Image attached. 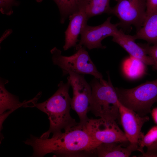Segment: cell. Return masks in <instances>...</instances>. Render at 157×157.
I'll return each instance as SVG.
<instances>
[{"label": "cell", "instance_id": "1", "mask_svg": "<svg viewBox=\"0 0 157 157\" xmlns=\"http://www.w3.org/2000/svg\"><path fill=\"white\" fill-rule=\"evenodd\" d=\"M33 148L32 157H43L53 154L59 157L94 156V149L99 144L88 133L85 125L78 122L76 126L53 134L50 138H41L31 135L24 141Z\"/></svg>", "mask_w": 157, "mask_h": 157}, {"label": "cell", "instance_id": "2", "mask_svg": "<svg viewBox=\"0 0 157 157\" xmlns=\"http://www.w3.org/2000/svg\"><path fill=\"white\" fill-rule=\"evenodd\" d=\"M67 79V83L61 81L58 89L50 98L42 102L34 103L35 107L46 114L49 121V128L40 138H48L51 133L54 134L77 125L78 122L70 115L71 98L69 94L70 84Z\"/></svg>", "mask_w": 157, "mask_h": 157}, {"label": "cell", "instance_id": "3", "mask_svg": "<svg viewBox=\"0 0 157 157\" xmlns=\"http://www.w3.org/2000/svg\"><path fill=\"white\" fill-rule=\"evenodd\" d=\"M108 81L100 82L94 78L90 83L92 88L89 111L95 116L119 122V101L109 74Z\"/></svg>", "mask_w": 157, "mask_h": 157}, {"label": "cell", "instance_id": "4", "mask_svg": "<svg viewBox=\"0 0 157 157\" xmlns=\"http://www.w3.org/2000/svg\"><path fill=\"white\" fill-rule=\"evenodd\" d=\"M115 88L120 103L141 116L150 113L151 107L157 102V78L132 88Z\"/></svg>", "mask_w": 157, "mask_h": 157}, {"label": "cell", "instance_id": "5", "mask_svg": "<svg viewBox=\"0 0 157 157\" xmlns=\"http://www.w3.org/2000/svg\"><path fill=\"white\" fill-rule=\"evenodd\" d=\"M76 52L69 56L62 55L61 51L56 47L50 51L53 63L62 70L63 74L70 71L81 74H89L94 76L100 82L104 81L101 74L97 69L88 51L83 46Z\"/></svg>", "mask_w": 157, "mask_h": 157}, {"label": "cell", "instance_id": "6", "mask_svg": "<svg viewBox=\"0 0 157 157\" xmlns=\"http://www.w3.org/2000/svg\"><path fill=\"white\" fill-rule=\"evenodd\" d=\"M116 4L111 8L109 14L119 19V26L128 28L132 25L137 31L142 26L146 17L145 0H117Z\"/></svg>", "mask_w": 157, "mask_h": 157}, {"label": "cell", "instance_id": "7", "mask_svg": "<svg viewBox=\"0 0 157 157\" xmlns=\"http://www.w3.org/2000/svg\"><path fill=\"white\" fill-rule=\"evenodd\" d=\"M66 74L69 76L67 78L70 81L73 92L71 98V108L77 114L79 119V123L85 125L88 120L87 113L92 94V88L85 78L83 74H81L69 71Z\"/></svg>", "mask_w": 157, "mask_h": 157}, {"label": "cell", "instance_id": "8", "mask_svg": "<svg viewBox=\"0 0 157 157\" xmlns=\"http://www.w3.org/2000/svg\"><path fill=\"white\" fill-rule=\"evenodd\" d=\"M85 126L90 135L99 145L112 142L129 143L115 120L89 119Z\"/></svg>", "mask_w": 157, "mask_h": 157}, {"label": "cell", "instance_id": "9", "mask_svg": "<svg viewBox=\"0 0 157 157\" xmlns=\"http://www.w3.org/2000/svg\"><path fill=\"white\" fill-rule=\"evenodd\" d=\"M111 17H108L102 24L96 26H91L87 24L81 34L79 43L75 47L76 50L83 46L89 50L93 49H105L101 41L108 36L113 37L118 31V23L112 24Z\"/></svg>", "mask_w": 157, "mask_h": 157}, {"label": "cell", "instance_id": "10", "mask_svg": "<svg viewBox=\"0 0 157 157\" xmlns=\"http://www.w3.org/2000/svg\"><path fill=\"white\" fill-rule=\"evenodd\" d=\"M119 122L130 143L138 145V142L143 133L141 130L149 117L141 116L134 111L124 106L119 102Z\"/></svg>", "mask_w": 157, "mask_h": 157}, {"label": "cell", "instance_id": "11", "mask_svg": "<svg viewBox=\"0 0 157 157\" xmlns=\"http://www.w3.org/2000/svg\"><path fill=\"white\" fill-rule=\"evenodd\" d=\"M135 40L133 35L126 34L122 30H119L113 36L112 40L121 46L129 56L140 60L146 65L153 66L154 63L152 59L135 42Z\"/></svg>", "mask_w": 157, "mask_h": 157}, {"label": "cell", "instance_id": "12", "mask_svg": "<svg viewBox=\"0 0 157 157\" xmlns=\"http://www.w3.org/2000/svg\"><path fill=\"white\" fill-rule=\"evenodd\" d=\"M7 80L0 79V115L5 113L7 116L21 107H32L37 101L40 96H37L31 100L20 102L18 97L9 92L6 88L5 85L8 82Z\"/></svg>", "mask_w": 157, "mask_h": 157}, {"label": "cell", "instance_id": "13", "mask_svg": "<svg viewBox=\"0 0 157 157\" xmlns=\"http://www.w3.org/2000/svg\"><path fill=\"white\" fill-rule=\"evenodd\" d=\"M69 20L68 27L65 31V42L63 47L64 50L75 47L78 38L88 19L83 9L73 14L69 17Z\"/></svg>", "mask_w": 157, "mask_h": 157}, {"label": "cell", "instance_id": "14", "mask_svg": "<svg viewBox=\"0 0 157 157\" xmlns=\"http://www.w3.org/2000/svg\"><path fill=\"white\" fill-rule=\"evenodd\" d=\"M135 151H140L138 145L112 142L99 145L94 149V154L99 157H128Z\"/></svg>", "mask_w": 157, "mask_h": 157}, {"label": "cell", "instance_id": "15", "mask_svg": "<svg viewBox=\"0 0 157 157\" xmlns=\"http://www.w3.org/2000/svg\"><path fill=\"white\" fill-rule=\"evenodd\" d=\"M133 36L135 40L142 39L149 44L157 45V12L146 16L142 26Z\"/></svg>", "mask_w": 157, "mask_h": 157}, {"label": "cell", "instance_id": "16", "mask_svg": "<svg viewBox=\"0 0 157 157\" xmlns=\"http://www.w3.org/2000/svg\"><path fill=\"white\" fill-rule=\"evenodd\" d=\"M146 65L140 60L129 56L123 61V71L127 78L135 79L140 78L145 73Z\"/></svg>", "mask_w": 157, "mask_h": 157}, {"label": "cell", "instance_id": "17", "mask_svg": "<svg viewBox=\"0 0 157 157\" xmlns=\"http://www.w3.org/2000/svg\"><path fill=\"white\" fill-rule=\"evenodd\" d=\"M110 0H84L81 9L84 10L88 19L104 13L110 14Z\"/></svg>", "mask_w": 157, "mask_h": 157}, {"label": "cell", "instance_id": "18", "mask_svg": "<svg viewBox=\"0 0 157 157\" xmlns=\"http://www.w3.org/2000/svg\"><path fill=\"white\" fill-rule=\"evenodd\" d=\"M57 4L60 14V22L64 23L71 15L78 12L82 8L84 0H53Z\"/></svg>", "mask_w": 157, "mask_h": 157}, {"label": "cell", "instance_id": "19", "mask_svg": "<svg viewBox=\"0 0 157 157\" xmlns=\"http://www.w3.org/2000/svg\"><path fill=\"white\" fill-rule=\"evenodd\" d=\"M157 141V125L151 127L145 135L143 133L138 142L140 151L143 153L144 147H149Z\"/></svg>", "mask_w": 157, "mask_h": 157}, {"label": "cell", "instance_id": "20", "mask_svg": "<svg viewBox=\"0 0 157 157\" xmlns=\"http://www.w3.org/2000/svg\"><path fill=\"white\" fill-rule=\"evenodd\" d=\"M144 49L146 53L152 59L153 67L157 71V45L150 46L149 44L138 43Z\"/></svg>", "mask_w": 157, "mask_h": 157}, {"label": "cell", "instance_id": "21", "mask_svg": "<svg viewBox=\"0 0 157 157\" xmlns=\"http://www.w3.org/2000/svg\"><path fill=\"white\" fill-rule=\"evenodd\" d=\"M15 0H0V10L3 14L11 15L13 13V6L18 5Z\"/></svg>", "mask_w": 157, "mask_h": 157}, {"label": "cell", "instance_id": "22", "mask_svg": "<svg viewBox=\"0 0 157 157\" xmlns=\"http://www.w3.org/2000/svg\"><path fill=\"white\" fill-rule=\"evenodd\" d=\"M146 16L157 12V0H145Z\"/></svg>", "mask_w": 157, "mask_h": 157}, {"label": "cell", "instance_id": "23", "mask_svg": "<svg viewBox=\"0 0 157 157\" xmlns=\"http://www.w3.org/2000/svg\"><path fill=\"white\" fill-rule=\"evenodd\" d=\"M142 156L143 157H157V141L147 147V151Z\"/></svg>", "mask_w": 157, "mask_h": 157}, {"label": "cell", "instance_id": "24", "mask_svg": "<svg viewBox=\"0 0 157 157\" xmlns=\"http://www.w3.org/2000/svg\"><path fill=\"white\" fill-rule=\"evenodd\" d=\"M151 113L154 122L157 125V107L154 108Z\"/></svg>", "mask_w": 157, "mask_h": 157}, {"label": "cell", "instance_id": "25", "mask_svg": "<svg viewBox=\"0 0 157 157\" xmlns=\"http://www.w3.org/2000/svg\"><path fill=\"white\" fill-rule=\"evenodd\" d=\"M115 0L116 1H117V0Z\"/></svg>", "mask_w": 157, "mask_h": 157}]
</instances>
